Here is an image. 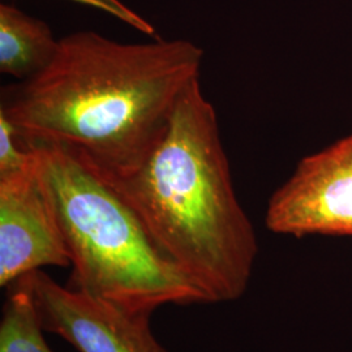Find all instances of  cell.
<instances>
[{
	"label": "cell",
	"mask_w": 352,
	"mask_h": 352,
	"mask_svg": "<svg viewBox=\"0 0 352 352\" xmlns=\"http://www.w3.org/2000/svg\"><path fill=\"white\" fill-rule=\"evenodd\" d=\"M202 58L186 39L119 43L77 32L41 74L3 90L0 113L25 141L64 146L100 175L123 174L160 139Z\"/></svg>",
	"instance_id": "1"
},
{
	"label": "cell",
	"mask_w": 352,
	"mask_h": 352,
	"mask_svg": "<svg viewBox=\"0 0 352 352\" xmlns=\"http://www.w3.org/2000/svg\"><path fill=\"white\" fill-rule=\"evenodd\" d=\"M101 176L212 302L244 295L258 243L236 197L217 113L199 77L179 97L142 162L123 174Z\"/></svg>",
	"instance_id": "2"
},
{
	"label": "cell",
	"mask_w": 352,
	"mask_h": 352,
	"mask_svg": "<svg viewBox=\"0 0 352 352\" xmlns=\"http://www.w3.org/2000/svg\"><path fill=\"white\" fill-rule=\"evenodd\" d=\"M25 141V140H24ZM34 151L71 257L69 286L136 312L212 302L153 240L122 196L74 151L46 142Z\"/></svg>",
	"instance_id": "3"
},
{
	"label": "cell",
	"mask_w": 352,
	"mask_h": 352,
	"mask_svg": "<svg viewBox=\"0 0 352 352\" xmlns=\"http://www.w3.org/2000/svg\"><path fill=\"white\" fill-rule=\"evenodd\" d=\"M265 223L295 238L352 236V135L302 158L270 197Z\"/></svg>",
	"instance_id": "4"
},
{
	"label": "cell",
	"mask_w": 352,
	"mask_h": 352,
	"mask_svg": "<svg viewBox=\"0 0 352 352\" xmlns=\"http://www.w3.org/2000/svg\"><path fill=\"white\" fill-rule=\"evenodd\" d=\"M43 329L78 352H167L155 338L149 312H136L85 291L63 287L43 272H32Z\"/></svg>",
	"instance_id": "5"
},
{
	"label": "cell",
	"mask_w": 352,
	"mask_h": 352,
	"mask_svg": "<svg viewBox=\"0 0 352 352\" xmlns=\"http://www.w3.org/2000/svg\"><path fill=\"white\" fill-rule=\"evenodd\" d=\"M45 266H71L60 227L36 164L0 177V286Z\"/></svg>",
	"instance_id": "6"
},
{
	"label": "cell",
	"mask_w": 352,
	"mask_h": 352,
	"mask_svg": "<svg viewBox=\"0 0 352 352\" xmlns=\"http://www.w3.org/2000/svg\"><path fill=\"white\" fill-rule=\"evenodd\" d=\"M59 39L50 26L11 4H0V71L21 81L41 74L55 56Z\"/></svg>",
	"instance_id": "7"
},
{
	"label": "cell",
	"mask_w": 352,
	"mask_h": 352,
	"mask_svg": "<svg viewBox=\"0 0 352 352\" xmlns=\"http://www.w3.org/2000/svg\"><path fill=\"white\" fill-rule=\"evenodd\" d=\"M7 289L0 321V352H54L43 338L46 331L38 315L32 273Z\"/></svg>",
	"instance_id": "8"
},
{
	"label": "cell",
	"mask_w": 352,
	"mask_h": 352,
	"mask_svg": "<svg viewBox=\"0 0 352 352\" xmlns=\"http://www.w3.org/2000/svg\"><path fill=\"white\" fill-rule=\"evenodd\" d=\"M74 1H78V3L89 6V7L101 10L103 12L110 13V14H113V17L138 29L141 33H145L149 36H153L155 33L151 24H149L145 19H142L138 13L133 12L131 8H128L119 0H74Z\"/></svg>",
	"instance_id": "9"
}]
</instances>
